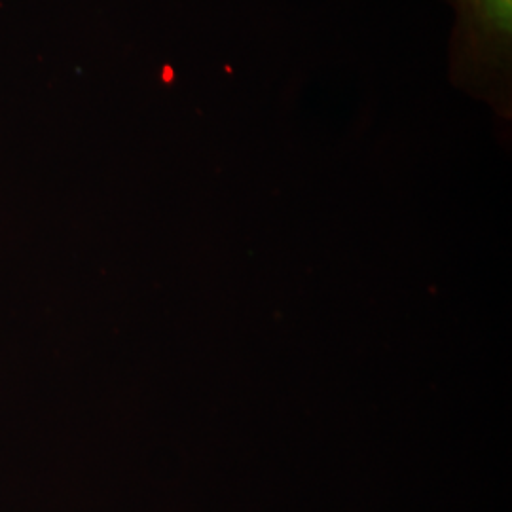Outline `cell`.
I'll return each mask as SVG.
<instances>
[{
	"mask_svg": "<svg viewBox=\"0 0 512 512\" xmlns=\"http://www.w3.org/2000/svg\"><path fill=\"white\" fill-rule=\"evenodd\" d=\"M463 48L473 67L503 71L511 54L512 0H459Z\"/></svg>",
	"mask_w": 512,
	"mask_h": 512,
	"instance_id": "1",
	"label": "cell"
}]
</instances>
